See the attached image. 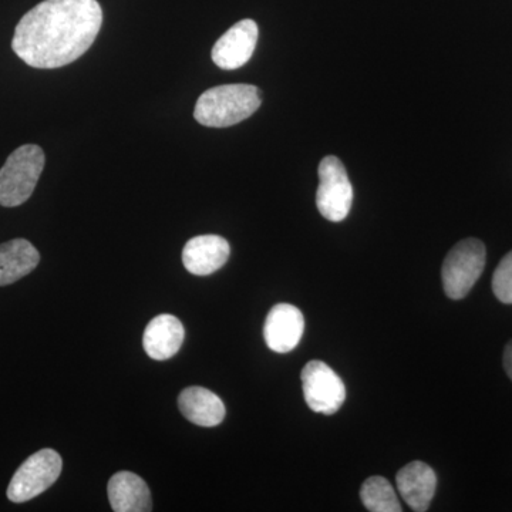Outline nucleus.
Listing matches in <instances>:
<instances>
[{
	"mask_svg": "<svg viewBox=\"0 0 512 512\" xmlns=\"http://www.w3.org/2000/svg\"><path fill=\"white\" fill-rule=\"evenodd\" d=\"M101 23L97 0H43L20 19L12 49L35 69H59L90 49Z\"/></svg>",
	"mask_w": 512,
	"mask_h": 512,
	"instance_id": "obj_1",
	"label": "nucleus"
},
{
	"mask_svg": "<svg viewBox=\"0 0 512 512\" xmlns=\"http://www.w3.org/2000/svg\"><path fill=\"white\" fill-rule=\"evenodd\" d=\"M261 107V92L251 84H225L201 94L194 117L205 127L224 128L247 120Z\"/></svg>",
	"mask_w": 512,
	"mask_h": 512,
	"instance_id": "obj_2",
	"label": "nucleus"
},
{
	"mask_svg": "<svg viewBox=\"0 0 512 512\" xmlns=\"http://www.w3.org/2000/svg\"><path fill=\"white\" fill-rule=\"evenodd\" d=\"M45 153L35 144L13 151L0 168V205L19 207L32 197L45 168Z\"/></svg>",
	"mask_w": 512,
	"mask_h": 512,
	"instance_id": "obj_3",
	"label": "nucleus"
},
{
	"mask_svg": "<svg viewBox=\"0 0 512 512\" xmlns=\"http://www.w3.org/2000/svg\"><path fill=\"white\" fill-rule=\"evenodd\" d=\"M487 252L483 242L470 238L458 242L444 259L441 278L450 299L466 298L483 274Z\"/></svg>",
	"mask_w": 512,
	"mask_h": 512,
	"instance_id": "obj_4",
	"label": "nucleus"
},
{
	"mask_svg": "<svg viewBox=\"0 0 512 512\" xmlns=\"http://www.w3.org/2000/svg\"><path fill=\"white\" fill-rule=\"evenodd\" d=\"M63 461L59 453L52 448H43L30 456L16 471L10 480L8 498L12 503L20 504L33 500L45 493L62 473Z\"/></svg>",
	"mask_w": 512,
	"mask_h": 512,
	"instance_id": "obj_5",
	"label": "nucleus"
},
{
	"mask_svg": "<svg viewBox=\"0 0 512 512\" xmlns=\"http://www.w3.org/2000/svg\"><path fill=\"white\" fill-rule=\"evenodd\" d=\"M318 173L316 207L320 214L332 222L345 220L353 204V187L345 165L338 157H325L320 161Z\"/></svg>",
	"mask_w": 512,
	"mask_h": 512,
	"instance_id": "obj_6",
	"label": "nucleus"
},
{
	"mask_svg": "<svg viewBox=\"0 0 512 512\" xmlns=\"http://www.w3.org/2000/svg\"><path fill=\"white\" fill-rule=\"evenodd\" d=\"M301 379L303 397L312 412L330 416L345 403V383L325 362H309L303 367Z\"/></svg>",
	"mask_w": 512,
	"mask_h": 512,
	"instance_id": "obj_7",
	"label": "nucleus"
},
{
	"mask_svg": "<svg viewBox=\"0 0 512 512\" xmlns=\"http://www.w3.org/2000/svg\"><path fill=\"white\" fill-rule=\"evenodd\" d=\"M258 25L251 19L235 23L212 49V60L222 70H237L249 62L258 43Z\"/></svg>",
	"mask_w": 512,
	"mask_h": 512,
	"instance_id": "obj_8",
	"label": "nucleus"
},
{
	"mask_svg": "<svg viewBox=\"0 0 512 512\" xmlns=\"http://www.w3.org/2000/svg\"><path fill=\"white\" fill-rule=\"evenodd\" d=\"M305 318L296 306L279 303L268 313L264 326L266 345L276 353H288L301 342Z\"/></svg>",
	"mask_w": 512,
	"mask_h": 512,
	"instance_id": "obj_9",
	"label": "nucleus"
},
{
	"mask_svg": "<svg viewBox=\"0 0 512 512\" xmlns=\"http://www.w3.org/2000/svg\"><path fill=\"white\" fill-rule=\"evenodd\" d=\"M231 248L220 235H200L185 244L183 262L192 275L208 276L227 264Z\"/></svg>",
	"mask_w": 512,
	"mask_h": 512,
	"instance_id": "obj_10",
	"label": "nucleus"
},
{
	"mask_svg": "<svg viewBox=\"0 0 512 512\" xmlns=\"http://www.w3.org/2000/svg\"><path fill=\"white\" fill-rule=\"evenodd\" d=\"M397 490L406 504L416 512L429 510L436 494L437 477L423 461H412L396 476Z\"/></svg>",
	"mask_w": 512,
	"mask_h": 512,
	"instance_id": "obj_11",
	"label": "nucleus"
},
{
	"mask_svg": "<svg viewBox=\"0 0 512 512\" xmlns=\"http://www.w3.org/2000/svg\"><path fill=\"white\" fill-rule=\"evenodd\" d=\"M184 336L185 330L180 319L167 313L158 315L144 330V350L151 359H171L183 346Z\"/></svg>",
	"mask_w": 512,
	"mask_h": 512,
	"instance_id": "obj_12",
	"label": "nucleus"
},
{
	"mask_svg": "<svg viewBox=\"0 0 512 512\" xmlns=\"http://www.w3.org/2000/svg\"><path fill=\"white\" fill-rule=\"evenodd\" d=\"M111 508L116 512L153 511L150 490L146 481L130 471H120L107 485Z\"/></svg>",
	"mask_w": 512,
	"mask_h": 512,
	"instance_id": "obj_13",
	"label": "nucleus"
},
{
	"mask_svg": "<svg viewBox=\"0 0 512 512\" xmlns=\"http://www.w3.org/2000/svg\"><path fill=\"white\" fill-rule=\"evenodd\" d=\"M178 407L185 419L201 427H215L225 419V404L204 387H188L178 396Z\"/></svg>",
	"mask_w": 512,
	"mask_h": 512,
	"instance_id": "obj_14",
	"label": "nucleus"
},
{
	"mask_svg": "<svg viewBox=\"0 0 512 512\" xmlns=\"http://www.w3.org/2000/svg\"><path fill=\"white\" fill-rule=\"evenodd\" d=\"M39 251L26 239H12L0 245V286L15 284L35 271Z\"/></svg>",
	"mask_w": 512,
	"mask_h": 512,
	"instance_id": "obj_15",
	"label": "nucleus"
},
{
	"mask_svg": "<svg viewBox=\"0 0 512 512\" xmlns=\"http://www.w3.org/2000/svg\"><path fill=\"white\" fill-rule=\"evenodd\" d=\"M360 500L372 512H402L396 491L383 477H370L360 488Z\"/></svg>",
	"mask_w": 512,
	"mask_h": 512,
	"instance_id": "obj_16",
	"label": "nucleus"
},
{
	"mask_svg": "<svg viewBox=\"0 0 512 512\" xmlns=\"http://www.w3.org/2000/svg\"><path fill=\"white\" fill-rule=\"evenodd\" d=\"M493 291L498 301L512 305V251L501 259L495 269Z\"/></svg>",
	"mask_w": 512,
	"mask_h": 512,
	"instance_id": "obj_17",
	"label": "nucleus"
},
{
	"mask_svg": "<svg viewBox=\"0 0 512 512\" xmlns=\"http://www.w3.org/2000/svg\"><path fill=\"white\" fill-rule=\"evenodd\" d=\"M504 367L508 377L512 380V340L508 343L504 352Z\"/></svg>",
	"mask_w": 512,
	"mask_h": 512,
	"instance_id": "obj_18",
	"label": "nucleus"
}]
</instances>
